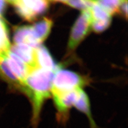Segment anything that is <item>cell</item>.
<instances>
[{"label": "cell", "instance_id": "cell-1", "mask_svg": "<svg viewBox=\"0 0 128 128\" xmlns=\"http://www.w3.org/2000/svg\"><path fill=\"white\" fill-rule=\"evenodd\" d=\"M54 74V72L38 67L30 72L23 83L22 93L30 104V123L33 128L38 127L44 105L51 97Z\"/></svg>", "mask_w": 128, "mask_h": 128}, {"label": "cell", "instance_id": "cell-2", "mask_svg": "<svg viewBox=\"0 0 128 128\" xmlns=\"http://www.w3.org/2000/svg\"><path fill=\"white\" fill-rule=\"evenodd\" d=\"M88 83L86 78L74 72L62 70L60 67L54 74L51 94L82 88Z\"/></svg>", "mask_w": 128, "mask_h": 128}, {"label": "cell", "instance_id": "cell-3", "mask_svg": "<svg viewBox=\"0 0 128 128\" xmlns=\"http://www.w3.org/2000/svg\"><path fill=\"white\" fill-rule=\"evenodd\" d=\"M91 27V17L89 9L83 10L72 28L68 49L73 50L89 33Z\"/></svg>", "mask_w": 128, "mask_h": 128}, {"label": "cell", "instance_id": "cell-4", "mask_svg": "<svg viewBox=\"0 0 128 128\" xmlns=\"http://www.w3.org/2000/svg\"><path fill=\"white\" fill-rule=\"evenodd\" d=\"M10 51L20 59L30 70L38 68L36 49L25 44H14Z\"/></svg>", "mask_w": 128, "mask_h": 128}, {"label": "cell", "instance_id": "cell-5", "mask_svg": "<svg viewBox=\"0 0 128 128\" xmlns=\"http://www.w3.org/2000/svg\"><path fill=\"white\" fill-rule=\"evenodd\" d=\"M14 41V44H25L35 49L41 44L35 36L32 26H23L16 28Z\"/></svg>", "mask_w": 128, "mask_h": 128}, {"label": "cell", "instance_id": "cell-6", "mask_svg": "<svg viewBox=\"0 0 128 128\" xmlns=\"http://www.w3.org/2000/svg\"><path fill=\"white\" fill-rule=\"evenodd\" d=\"M6 61L15 77L20 83L22 91L23 83L30 71V69L20 59L10 51L6 56Z\"/></svg>", "mask_w": 128, "mask_h": 128}, {"label": "cell", "instance_id": "cell-7", "mask_svg": "<svg viewBox=\"0 0 128 128\" xmlns=\"http://www.w3.org/2000/svg\"><path fill=\"white\" fill-rule=\"evenodd\" d=\"M73 108H75L86 116L89 121L91 128H98L91 113L89 98L82 89L79 90L77 97L73 104Z\"/></svg>", "mask_w": 128, "mask_h": 128}, {"label": "cell", "instance_id": "cell-8", "mask_svg": "<svg viewBox=\"0 0 128 128\" xmlns=\"http://www.w3.org/2000/svg\"><path fill=\"white\" fill-rule=\"evenodd\" d=\"M36 51L38 67L45 70L54 72V73L60 67L54 63L49 52L45 46H40L36 49Z\"/></svg>", "mask_w": 128, "mask_h": 128}, {"label": "cell", "instance_id": "cell-9", "mask_svg": "<svg viewBox=\"0 0 128 128\" xmlns=\"http://www.w3.org/2000/svg\"><path fill=\"white\" fill-rule=\"evenodd\" d=\"M0 75L14 89L22 92V86L8 65L6 56L3 57H0Z\"/></svg>", "mask_w": 128, "mask_h": 128}, {"label": "cell", "instance_id": "cell-10", "mask_svg": "<svg viewBox=\"0 0 128 128\" xmlns=\"http://www.w3.org/2000/svg\"><path fill=\"white\" fill-rule=\"evenodd\" d=\"M52 26V22L51 20L44 18L32 26L36 38L41 43L44 41L50 34Z\"/></svg>", "mask_w": 128, "mask_h": 128}, {"label": "cell", "instance_id": "cell-11", "mask_svg": "<svg viewBox=\"0 0 128 128\" xmlns=\"http://www.w3.org/2000/svg\"><path fill=\"white\" fill-rule=\"evenodd\" d=\"M18 2L30 11L36 18L44 12L49 6L48 0H19Z\"/></svg>", "mask_w": 128, "mask_h": 128}, {"label": "cell", "instance_id": "cell-12", "mask_svg": "<svg viewBox=\"0 0 128 128\" xmlns=\"http://www.w3.org/2000/svg\"><path fill=\"white\" fill-rule=\"evenodd\" d=\"M10 47L6 25L0 17V57L7 56Z\"/></svg>", "mask_w": 128, "mask_h": 128}, {"label": "cell", "instance_id": "cell-13", "mask_svg": "<svg viewBox=\"0 0 128 128\" xmlns=\"http://www.w3.org/2000/svg\"><path fill=\"white\" fill-rule=\"evenodd\" d=\"M99 6L110 16L119 11L122 0H96Z\"/></svg>", "mask_w": 128, "mask_h": 128}, {"label": "cell", "instance_id": "cell-14", "mask_svg": "<svg viewBox=\"0 0 128 128\" xmlns=\"http://www.w3.org/2000/svg\"><path fill=\"white\" fill-rule=\"evenodd\" d=\"M111 20L104 22H92L91 28L96 33H100L106 30L110 25Z\"/></svg>", "mask_w": 128, "mask_h": 128}, {"label": "cell", "instance_id": "cell-15", "mask_svg": "<svg viewBox=\"0 0 128 128\" xmlns=\"http://www.w3.org/2000/svg\"><path fill=\"white\" fill-rule=\"evenodd\" d=\"M120 9L121 10L124 16L126 18L128 17V0H122L119 7Z\"/></svg>", "mask_w": 128, "mask_h": 128}, {"label": "cell", "instance_id": "cell-16", "mask_svg": "<svg viewBox=\"0 0 128 128\" xmlns=\"http://www.w3.org/2000/svg\"><path fill=\"white\" fill-rule=\"evenodd\" d=\"M6 0H0V17L3 14L6 8Z\"/></svg>", "mask_w": 128, "mask_h": 128}, {"label": "cell", "instance_id": "cell-17", "mask_svg": "<svg viewBox=\"0 0 128 128\" xmlns=\"http://www.w3.org/2000/svg\"><path fill=\"white\" fill-rule=\"evenodd\" d=\"M19 0H6V1H7L8 2H9L11 4H14L16 3H17Z\"/></svg>", "mask_w": 128, "mask_h": 128}, {"label": "cell", "instance_id": "cell-18", "mask_svg": "<svg viewBox=\"0 0 128 128\" xmlns=\"http://www.w3.org/2000/svg\"><path fill=\"white\" fill-rule=\"evenodd\" d=\"M54 1H59V2H62L63 3H66V2H67L68 0H54Z\"/></svg>", "mask_w": 128, "mask_h": 128}]
</instances>
